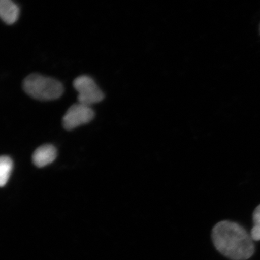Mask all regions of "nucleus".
<instances>
[{
  "label": "nucleus",
  "instance_id": "f257e3e1",
  "mask_svg": "<svg viewBox=\"0 0 260 260\" xmlns=\"http://www.w3.org/2000/svg\"><path fill=\"white\" fill-rule=\"evenodd\" d=\"M212 240L217 250L232 260H246L255 251L254 240L244 227L235 222L223 220L212 231Z\"/></svg>",
  "mask_w": 260,
  "mask_h": 260
},
{
  "label": "nucleus",
  "instance_id": "f03ea898",
  "mask_svg": "<svg viewBox=\"0 0 260 260\" xmlns=\"http://www.w3.org/2000/svg\"><path fill=\"white\" fill-rule=\"evenodd\" d=\"M23 88L30 97L39 101L56 100L64 93L60 82L39 74L28 75L24 80Z\"/></svg>",
  "mask_w": 260,
  "mask_h": 260
},
{
  "label": "nucleus",
  "instance_id": "7ed1b4c3",
  "mask_svg": "<svg viewBox=\"0 0 260 260\" xmlns=\"http://www.w3.org/2000/svg\"><path fill=\"white\" fill-rule=\"evenodd\" d=\"M73 86L78 92V100L80 104L91 107L104 100V93L93 78L88 75L78 77L73 82Z\"/></svg>",
  "mask_w": 260,
  "mask_h": 260
},
{
  "label": "nucleus",
  "instance_id": "20e7f679",
  "mask_svg": "<svg viewBox=\"0 0 260 260\" xmlns=\"http://www.w3.org/2000/svg\"><path fill=\"white\" fill-rule=\"evenodd\" d=\"M95 112L91 107L84 104H73L63 116L62 124L65 129L73 130L93 120Z\"/></svg>",
  "mask_w": 260,
  "mask_h": 260
},
{
  "label": "nucleus",
  "instance_id": "39448f33",
  "mask_svg": "<svg viewBox=\"0 0 260 260\" xmlns=\"http://www.w3.org/2000/svg\"><path fill=\"white\" fill-rule=\"evenodd\" d=\"M57 150L54 145H44L38 148L32 154V162L39 168L47 167L55 160Z\"/></svg>",
  "mask_w": 260,
  "mask_h": 260
},
{
  "label": "nucleus",
  "instance_id": "423d86ee",
  "mask_svg": "<svg viewBox=\"0 0 260 260\" xmlns=\"http://www.w3.org/2000/svg\"><path fill=\"white\" fill-rule=\"evenodd\" d=\"M19 16V8L10 0H0V18L8 24H13Z\"/></svg>",
  "mask_w": 260,
  "mask_h": 260
},
{
  "label": "nucleus",
  "instance_id": "0eeeda50",
  "mask_svg": "<svg viewBox=\"0 0 260 260\" xmlns=\"http://www.w3.org/2000/svg\"><path fill=\"white\" fill-rule=\"evenodd\" d=\"M13 160L8 156H0V186H3L9 180L13 170Z\"/></svg>",
  "mask_w": 260,
  "mask_h": 260
},
{
  "label": "nucleus",
  "instance_id": "6e6552de",
  "mask_svg": "<svg viewBox=\"0 0 260 260\" xmlns=\"http://www.w3.org/2000/svg\"><path fill=\"white\" fill-rule=\"evenodd\" d=\"M253 223L254 225L251 229L250 235L254 242H257L260 241V205L256 207L253 213Z\"/></svg>",
  "mask_w": 260,
  "mask_h": 260
},
{
  "label": "nucleus",
  "instance_id": "1a4fd4ad",
  "mask_svg": "<svg viewBox=\"0 0 260 260\" xmlns=\"http://www.w3.org/2000/svg\"><path fill=\"white\" fill-rule=\"evenodd\" d=\"M259 30H260V29H259Z\"/></svg>",
  "mask_w": 260,
  "mask_h": 260
}]
</instances>
